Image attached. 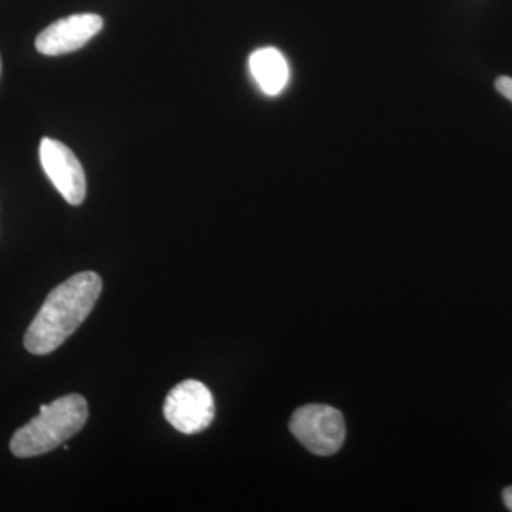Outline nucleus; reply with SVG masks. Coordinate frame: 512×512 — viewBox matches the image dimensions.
Returning <instances> with one entry per match:
<instances>
[{
    "label": "nucleus",
    "mask_w": 512,
    "mask_h": 512,
    "mask_svg": "<svg viewBox=\"0 0 512 512\" xmlns=\"http://www.w3.org/2000/svg\"><path fill=\"white\" fill-rule=\"evenodd\" d=\"M103 282L96 272H80L56 286L47 296L25 335L32 355L55 352L80 328L99 301Z\"/></svg>",
    "instance_id": "obj_1"
},
{
    "label": "nucleus",
    "mask_w": 512,
    "mask_h": 512,
    "mask_svg": "<svg viewBox=\"0 0 512 512\" xmlns=\"http://www.w3.org/2000/svg\"><path fill=\"white\" fill-rule=\"evenodd\" d=\"M163 412L175 430L184 434L201 433L214 421V396L204 383L184 380L165 397Z\"/></svg>",
    "instance_id": "obj_4"
},
{
    "label": "nucleus",
    "mask_w": 512,
    "mask_h": 512,
    "mask_svg": "<svg viewBox=\"0 0 512 512\" xmlns=\"http://www.w3.org/2000/svg\"><path fill=\"white\" fill-rule=\"evenodd\" d=\"M89 419V407L80 394H67L55 402L43 404L35 419L20 427L12 440L13 456L30 458L50 453L76 436Z\"/></svg>",
    "instance_id": "obj_2"
},
{
    "label": "nucleus",
    "mask_w": 512,
    "mask_h": 512,
    "mask_svg": "<svg viewBox=\"0 0 512 512\" xmlns=\"http://www.w3.org/2000/svg\"><path fill=\"white\" fill-rule=\"evenodd\" d=\"M503 498L508 510L512 511V485L511 487L505 488Z\"/></svg>",
    "instance_id": "obj_9"
},
{
    "label": "nucleus",
    "mask_w": 512,
    "mask_h": 512,
    "mask_svg": "<svg viewBox=\"0 0 512 512\" xmlns=\"http://www.w3.org/2000/svg\"><path fill=\"white\" fill-rule=\"evenodd\" d=\"M249 70L259 89L268 96H278L288 84V62L275 47L255 50L249 57Z\"/></svg>",
    "instance_id": "obj_7"
},
{
    "label": "nucleus",
    "mask_w": 512,
    "mask_h": 512,
    "mask_svg": "<svg viewBox=\"0 0 512 512\" xmlns=\"http://www.w3.org/2000/svg\"><path fill=\"white\" fill-rule=\"evenodd\" d=\"M293 436L318 456H332L346 437L342 413L328 404H306L292 414L289 423Z\"/></svg>",
    "instance_id": "obj_3"
},
{
    "label": "nucleus",
    "mask_w": 512,
    "mask_h": 512,
    "mask_svg": "<svg viewBox=\"0 0 512 512\" xmlns=\"http://www.w3.org/2000/svg\"><path fill=\"white\" fill-rule=\"evenodd\" d=\"M103 19L96 13H80L57 20L36 37L37 52L60 56L76 52L103 29Z\"/></svg>",
    "instance_id": "obj_6"
},
{
    "label": "nucleus",
    "mask_w": 512,
    "mask_h": 512,
    "mask_svg": "<svg viewBox=\"0 0 512 512\" xmlns=\"http://www.w3.org/2000/svg\"><path fill=\"white\" fill-rule=\"evenodd\" d=\"M40 163L56 190L70 205H80L86 197V175L80 161L59 140L45 137L40 141Z\"/></svg>",
    "instance_id": "obj_5"
},
{
    "label": "nucleus",
    "mask_w": 512,
    "mask_h": 512,
    "mask_svg": "<svg viewBox=\"0 0 512 512\" xmlns=\"http://www.w3.org/2000/svg\"><path fill=\"white\" fill-rule=\"evenodd\" d=\"M495 89L498 90V93L503 94L505 99L512 101V77H498L495 80Z\"/></svg>",
    "instance_id": "obj_8"
}]
</instances>
